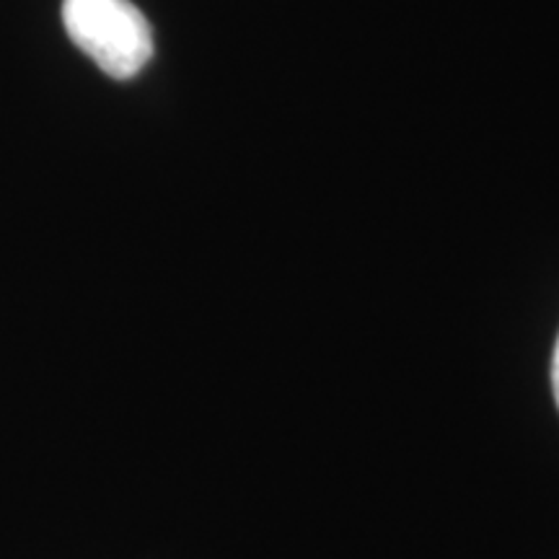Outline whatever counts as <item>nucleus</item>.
Wrapping results in <instances>:
<instances>
[{
	"label": "nucleus",
	"mask_w": 559,
	"mask_h": 559,
	"mask_svg": "<svg viewBox=\"0 0 559 559\" xmlns=\"http://www.w3.org/2000/svg\"><path fill=\"white\" fill-rule=\"evenodd\" d=\"M551 389H555V400L559 407V337H557V347H555V358H551Z\"/></svg>",
	"instance_id": "2"
},
{
	"label": "nucleus",
	"mask_w": 559,
	"mask_h": 559,
	"mask_svg": "<svg viewBox=\"0 0 559 559\" xmlns=\"http://www.w3.org/2000/svg\"><path fill=\"white\" fill-rule=\"evenodd\" d=\"M62 24L73 45L117 81L138 75L153 58L151 24L130 0H62Z\"/></svg>",
	"instance_id": "1"
}]
</instances>
